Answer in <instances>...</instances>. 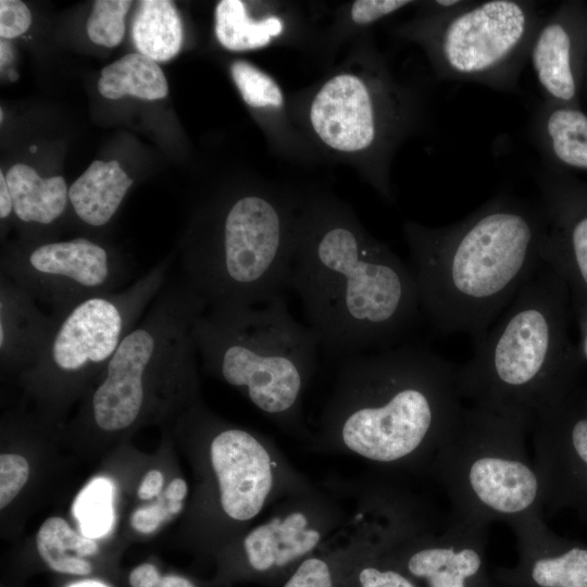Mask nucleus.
Listing matches in <instances>:
<instances>
[{
	"instance_id": "obj_16",
	"label": "nucleus",
	"mask_w": 587,
	"mask_h": 587,
	"mask_svg": "<svg viewBox=\"0 0 587 587\" xmlns=\"http://www.w3.org/2000/svg\"><path fill=\"white\" fill-rule=\"evenodd\" d=\"M310 121L320 139L344 152L372 147L379 137L378 118L371 90L352 74L327 80L313 99Z\"/></svg>"
},
{
	"instance_id": "obj_2",
	"label": "nucleus",
	"mask_w": 587,
	"mask_h": 587,
	"mask_svg": "<svg viewBox=\"0 0 587 587\" xmlns=\"http://www.w3.org/2000/svg\"><path fill=\"white\" fill-rule=\"evenodd\" d=\"M541 204L499 195L444 227L405 225L421 311L444 333L480 338L544 264Z\"/></svg>"
},
{
	"instance_id": "obj_1",
	"label": "nucleus",
	"mask_w": 587,
	"mask_h": 587,
	"mask_svg": "<svg viewBox=\"0 0 587 587\" xmlns=\"http://www.w3.org/2000/svg\"><path fill=\"white\" fill-rule=\"evenodd\" d=\"M463 408L457 367L400 344L342 360L313 444L387 470L427 471Z\"/></svg>"
},
{
	"instance_id": "obj_28",
	"label": "nucleus",
	"mask_w": 587,
	"mask_h": 587,
	"mask_svg": "<svg viewBox=\"0 0 587 587\" xmlns=\"http://www.w3.org/2000/svg\"><path fill=\"white\" fill-rule=\"evenodd\" d=\"M230 75L243 101L252 108H280L284 97L278 85L267 74L249 62L237 60Z\"/></svg>"
},
{
	"instance_id": "obj_40",
	"label": "nucleus",
	"mask_w": 587,
	"mask_h": 587,
	"mask_svg": "<svg viewBox=\"0 0 587 587\" xmlns=\"http://www.w3.org/2000/svg\"><path fill=\"white\" fill-rule=\"evenodd\" d=\"M187 495V484L182 478H175L165 490V498L170 501H182Z\"/></svg>"
},
{
	"instance_id": "obj_45",
	"label": "nucleus",
	"mask_w": 587,
	"mask_h": 587,
	"mask_svg": "<svg viewBox=\"0 0 587 587\" xmlns=\"http://www.w3.org/2000/svg\"><path fill=\"white\" fill-rule=\"evenodd\" d=\"M7 76L11 82H14L17 79L18 74L14 68L7 70Z\"/></svg>"
},
{
	"instance_id": "obj_11",
	"label": "nucleus",
	"mask_w": 587,
	"mask_h": 587,
	"mask_svg": "<svg viewBox=\"0 0 587 587\" xmlns=\"http://www.w3.org/2000/svg\"><path fill=\"white\" fill-rule=\"evenodd\" d=\"M1 274L36 301L62 314L75 304L116 291L127 278V265L109 248L79 237L12 249L1 259Z\"/></svg>"
},
{
	"instance_id": "obj_27",
	"label": "nucleus",
	"mask_w": 587,
	"mask_h": 587,
	"mask_svg": "<svg viewBox=\"0 0 587 587\" xmlns=\"http://www.w3.org/2000/svg\"><path fill=\"white\" fill-rule=\"evenodd\" d=\"M114 485L105 477H96L77 495L73 515L82 535L98 539L108 535L114 523Z\"/></svg>"
},
{
	"instance_id": "obj_41",
	"label": "nucleus",
	"mask_w": 587,
	"mask_h": 587,
	"mask_svg": "<svg viewBox=\"0 0 587 587\" xmlns=\"http://www.w3.org/2000/svg\"><path fill=\"white\" fill-rule=\"evenodd\" d=\"M157 587H195L187 578L177 575L163 576Z\"/></svg>"
},
{
	"instance_id": "obj_25",
	"label": "nucleus",
	"mask_w": 587,
	"mask_h": 587,
	"mask_svg": "<svg viewBox=\"0 0 587 587\" xmlns=\"http://www.w3.org/2000/svg\"><path fill=\"white\" fill-rule=\"evenodd\" d=\"M37 550L53 571L73 575H87L91 564L85 557L98 551L95 539L75 532L62 517L47 519L36 536Z\"/></svg>"
},
{
	"instance_id": "obj_47",
	"label": "nucleus",
	"mask_w": 587,
	"mask_h": 587,
	"mask_svg": "<svg viewBox=\"0 0 587 587\" xmlns=\"http://www.w3.org/2000/svg\"><path fill=\"white\" fill-rule=\"evenodd\" d=\"M2 121H3V110L1 109L0 110V122H2Z\"/></svg>"
},
{
	"instance_id": "obj_23",
	"label": "nucleus",
	"mask_w": 587,
	"mask_h": 587,
	"mask_svg": "<svg viewBox=\"0 0 587 587\" xmlns=\"http://www.w3.org/2000/svg\"><path fill=\"white\" fill-rule=\"evenodd\" d=\"M138 52L155 62L173 59L180 50L183 26L172 1L143 0L139 2L132 27Z\"/></svg>"
},
{
	"instance_id": "obj_24",
	"label": "nucleus",
	"mask_w": 587,
	"mask_h": 587,
	"mask_svg": "<svg viewBox=\"0 0 587 587\" xmlns=\"http://www.w3.org/2000/svg\"><path fill=\"white\" fill-rule=\"evenodd\" d=\"M98 90L104 98L116 100L125 95L143 100L166 97L168 86L158 63L134 52L104 66L98 82Z\"/></svg>"
},
{
	"instance_id": "obj_26",
	"label": "nucleus",
	"mask_w": 587,
	"mask_h": 587,
	"mask_svg": "<svg viewBox=\"0 0 587 587\" xmlns=\"http://www.w3.org/2000/svg\"><path fill=\"white\" fill-rule=\"evenodd\" d=\"M215 35L220 43L232 51L258 49L270 43L283 32L279 18L271 16L260 21L249 17L239 0H222L215 8Z\"/></svg>"
},
{
	"instance_id": "obj_34",
	"label": "nucleus",
	"mask_w": 587,
	"mask_h": 587,
	"mask_svg": "<svg viewBox=\"0 0 587 587\" xmlns=\"http://www.w3.org/2000/svg\"><path fill=\"white\" fill-rule=\"evenodd\" d=\"M360 587H416L407 576L392 569L363 566L358 574Z\"/></svg>"
},
{
	"instance_id": "obj_36",
	"label": "nucleus",
	"mask_w": 587,
	"mask_h": 587,
	"mask_svg": "<svg viewBox=\"0 0 587 587\" xmlns=\"http://www.w3.org/2000/svg\"><path fill=\"white\" fill-rule=\"evenodd\" d=\"M161 576L153 564L145 563L135 567L128 577L132 587H157Z\"/></svg>"
},
{
	"instance_id": "obj_12",
	"label": "nucleus",
	"mask_w": 587,
	"mask_h": 587,
	"mask_svg": "<svg viewBox=\"0 0 587 587\" xmlns=\"http://www.w3.org/2000/svg\"><path fill=\"white\" fill-rule=\"evenodd\" d=\"M209 461L221 511L246 523L271 503L314 486L299 474L266 437L221 426L209 442Z\"/></svg>"
},
{
	"instance_id": "obj_37",
	"label": "nucleus",
	"mask_w": 587,
	"mask_h": 587,
	"mask_svg": "<svg viewBox=\"0 0 587 587\" xmlns=\"http://www.w3.org/2000/svg\"><path fill=\"white\" fill-rule=\"evenodd\" d=\"M572 315L576 319L579 330V344L577 345L584 361H587V301L571 302Z\"/></svg>"
},
{
	"instance_id": "obj_19",
	"label": "nucleus",
	"mask_w": 587,
	"mask_h": 587,
	"mask_svg": "<svg viewBox=\"0 0 587 587\" xmlns=\"http://www.w3.org/2000/svg\"><path fill=\"white\" fill-rule=\"evenodd\" d=\"M567 11L541 21L534 36L528 61L546 101L567 104L577 95L576 33Z\"/></svg>"
},
{
	"instance_id": "obj_21",
	"label": "nucleus",
	"mask_w": 587,
	"mask_h": 587,
	"mask_svg": "<svg viewBox=\"0 0 587 587\" xmlns=\"http://www.w3.org/2000/svg\"><path fill=\"white\" fill-rule=\"evenodd\" d=\"M133 183L116 160H96L68 188L70 203L83 223L101 227L116 213Z\"/></svg>"
},
{
	"instance_id": "obj_17",
	"label": "nucleus",
	"mask_w": 587,
	"mask_h": 587,
	"mask_svg": "<svg viewBox=\"0 0 587 587\" xmlns=\"http://www.w3.org/2000/svg\"><path fill=\"white\" fill-rule=\"evenodd\" d=\"M520 544L526 575L537 587H587V549L563 550L549 532L540 513L509 525Z\"/></svg>"
},
{
	"instance_id": "obj_43",
	"label": "nucleus",
	"mask_w": 587,
	"mask_h": 587,
	"mask_svg": "<svg viewBox=\"0 0 587 587\" xmlns=\"http://www.w3.org/2000/svg\"><path fill=\"white\" fill-rule=\"evenodd\" d=\"M66 587H109L107 584L96 579H84L72 583Z\"/></svg>"
},
{
	"instance_id": "obj_44",
	"label": "nucleus",
	"mask_w": 587,
	"mask_h": 587,
	"mask_svg": "<svg viewBox=\"0 0 587 587\" xmlns=\"http://www.w3.org/2000/svg\"><path fill=\"white\" fill-rule=\"evenodd\" d=\"M183 507L182 501H170L168 510L171 513H177Z\"/></svg>"
},
{
	"instance_id": "obj_35",
	"label": "nucleus",
	"mask_w": 587,
	"mask_h": 587,
	"mask_svg": "<svg viewBox=\"0 0 587 587\" xmlns=\"http://www.w3.org/2000/svg\"><path fill=\"white\" fill-rule=\"evenodd\" d=\"M168 512V508L166 509L159 503L139 508L133 513L130 524L137 532L150 534L167 517Z\"/></svg>"
},
{
	"instance_id": "obj_18",
	"label": "nucleus",
	"mask_w": 587,
	"mask_h": 587,
	"mask_svg": "<svg viewBox=\"0 0 587 587\" xmlns=\"http://www.w3.org/2000/svg\"><path fill=\"white\" fill-rule=\"evenodd\" d=\"M53 327V316L45 315L32 295L1 274V365L27 369L33 366L46 347Z\"/></svg>"
},
{
	"instance_id": "obj_3",
	"label": "nucleus",
	"mask_w": 587,
	"mask_h": 587,
	"mask_svg": "<svg viewBox=\"0 0 587 587\" xmlns=\"http://www.w3.org/2000/svg\"><path fill=\"white\" fill-rule=\"evenodd\" d=\"M296 237L290 285L324 351L342 360L400 345L421 316L410 266L336 211Z\"/></svg>"
},
{
	"instance_id": "obj_8",
	"label": "nucleus",
	"mask_w": 587,
	"mask_h": 587,
	"mask_svg": "<svg viewBox=\"0 0 587 587\" xmlns=\"http://www.w3.org/2000/svg\"><path fill=\"white\" fill-rule=\"evenodd\" d=\"M207 310V301L184 278L164 284L121 341L90 396V419L100 430L113 433L135 424L158 387L195 382L192 328Z\"/></svg>"
},
{
	"instance_id": "obj_22",
	"label": "nucleus",
	"mask_w": 587,
	"mask_h": 587,
	"mask_svg": "<svg viewBox=\"0 0 587 587\" xmlns=\"http://www.w3.org/2000/svg\"><path fill=\"white\" fill-rule=\"evenodd\" d=\"M13 213L23 223L48 226L65 212L68 189L62 176L42 178L30 166L16 163L5 174Z\"/></svg>"
},
{
	"instance_id": "obj_31",
	"label": "nucleus",
	"mask_w": 587,
	"mask_h": 587,
	"mask_svg": "<svg viewBox=\"0 0 587 587\" xmlns=\"http://www.w3.org/2000/svg\"><path fill=\"white\" fill-rule=\"evenodd\" d=\"M330 563L322 557L304 559L284 587H334Z\"/></svg>"
},
{
	"instance_id": "obj_4",
	"label": "nucleus",
	"mask_w": 587,
	"mask_h": 587,
	"mask_svg": "<svg viewBox=\"0 0 587 587\" xmlns=\"http://www.w3.org/2000/svg\"><path fill=\"white\" fill-rule=\"evenodd\" d=\"M570 290L545 263L496 323L474 340L471 359L457 369L461 398L514 416L529 429L565 398L584 362L570 337Z\"/></svg>"
},
{
	"instance_id": "obj_46",
	"label": "nucleus",
	"mask_w": 587,
	"mask_h": 587,
	"mask_svg": "<svg viewBox=\"0 0 587 587\" xmlns=\"http://www.w3.org/2000/svg\"><path fill=\"white\" fill-rule=\"evenodd\" d=\"M29 150H30V152L35 153L37 151V147L36 146H30Z\"/></svg>"
},
{
	"instance_id": "obj_15",
	"label": "nucleus",
	"mask_w": 587,
	"mask_h": 587,
	"mask_svg": "<svg viewBox=\"0 0 587 587\" xmlns=\"http://www.w3.org/2000/svg\"><path fill=\"white\" fill-rule=\"evenodd\" d=\"M547 229L542 261L566 284L571 302L587 301V191L538 175Z\"/></svg>"
},
{
	"instance_id": "obj_6",
	"label": "nucleus",
	"mask_w": 587,
	"mask_h": 587,
	"mask_svg": "<svg viewBox=\"0 0 587 587\" xmlns=\"http://www.w3.org/2000/svg\"><path fill=\"white\" fill-rule=\"evenodd\" d=\"M528 429L517 417L463 408L427 469L449 497L452 516L489 526L541 512V480L525 446Z\"/></svg>"
},
{
	"instance_id": "obj_39",
	"label": "nucleus",
	"mask_w": 587,
	"mask_h": 587,
	"mask_svg": "<svg viewBox=\"0 0 587 587\" xmlns=\"http://www.w3.org/2000/svg\"><path fill=\"white\" fill-rule=\"evenodd\" d=\"M13 212V202L5 176L0 172V217L8 218Z\"/></svg>"
},
{
	"instance_id": "obj_5",
	"label": "nucleus",
	"mask_w": 587,
	"mask_h": 587,
	"mask_svg": "<svg viewBox=\"0 0 587 587\" xmlns=\"http://www.w3.org/2000/svg\"><path fill=\"white\" fill-rule=\"evenodd\" d=\"M192 336L207 371L240 389L276 424L304 433L302 398L319 342L289 314L284 295L262 307L208 309Z\"/></svg>"
},
{
	"instance_id": "obj_33",
	"label": "nucleus",
	"mask_w": 587,
	"mask_h": 587,
	"mask_svg": "<svg viewBox=\"0 0 587 587\" xmlns=\"http://www.w3.org/2000/svg\"><path fill=\"white\" fill-rule=\"evenodd\" d=\"M412 3L408 0H357L351 17L357 24H371Z\"/></svg>"
},
{
	"instance_id": "obj_14",
	"label": "nucleus",
	"mask_w": 587,
	"mask_h": 587,
	"mask_svg": "<svg viewBox=\"0 0 587 587\" xmlns=\"http://www.w3.org/2000/svg\"><path fill=\"white\" fill-rule=\"evenodd\" d=\"M488 526L451 515L440 534L429 526L408 536L390 551L407 571L428 587H466L483 565Z\"/></svg>"
},
{
	"instance_id": "obj_10",
	"label": "nucleus",
	"mask_w": 587,
	"mask_h": 587,
	"mask_svg": "<svg viewBox=\"0 0 587 587\" xmlns=\"http://www.w3.org/2000/svg\"><path fill=\"white\" fill-rule=\"evenodd\" d=\"M170 260L150 268L121 291L88 298L52 314L53 330L27 376L36 384L67 385L102 374L124 337L164 286Z\"/></svg>"
},
{
	"instance_id": "obj_30",
	"label": "nucleus",
	"mask_w": 587,
	"mask_h": 587,
	"mask_svg": "<svg viewBox=\"0 0 587 587\" xmlns=\"http://www.w3.org/2000/svg\"><path fill=\"white\" fill-rule=\"evenodd\" d=\"M29 476L25 458L2 453L0 457V508L7 507L22 490Z\"/></svg>"
},
{
	"instance_id": "obj_7",
	"label": "nucleus",
	"mask_w": 587,
	"mask_h": 587,
	"mask_svg": "<svg viewBox=\"0 0 587 587\" xmlns=\"http://www.w3.org/2000/svg\"><path fill=\"white\" fill-rule=\"evenodd\" d=\"M215 235L186 248L184 279L208 309L262 305L290 285L297 234L276 201L246 193L221 213Z\"/></svg>"
},
{
	"instance_id": "obj_9",
	"label": "nucleus",
	"mask_w": 587,
	"mask_h": 587,
	"mask_svg": "<svg viewBox=\"0 0 587 587\" xmlns=\"http://www.w3.org/2000/svg\"><path fill=\"white\" fill-rule=\"evenodd\" d=\"M541 21L535 1H470L427 18L419 35L440 78L513 91Z\"/></svg>"
},
{
	"instance_id": "obj_20",
	"label": "nucleus",
	"mask_w": 587,
	"mask_h": 587,
	"mask_svg": "<svg viewBox=\"0 0 587 587\" xmlns=\"http://www.w3.org/2000/svg\"><path fill=\"white\" fill-rule=\"evenodd\" d=\"M530 138L545 155L587 170V115L573 107L546 101L535 110Z\"/></svg>"
},
{
	"instance_id": "obj_29",
	"label": "nucleus",
	"mask_w": 587,
	"mask_h": 587,
	"mask_svg": "<svg viewBox=\"0 0 587 587\" xmlns=\"http://www.w3.org/2000/svg\"><path fill=\"white\" fill-rule=\"evenodd\" d=\"M132 5L129 0H96L87 21L89 39L100 46L113 48L125 34V16Z\"/></svg>"
},
{
	"instance_id": "obj_42",
	"label": "nucleus",
	"mask_w": 587,
	"mask_h": 587,
	"mask_svg": "<svg viewBox=\"0 0 587 587\" xmlns=\"http://www.w3.org/2000/svg\"><path fill=\"white\" fill-rule=\"evenodd\" d=\"M13 49L9 40L2 39L0 40V68L1 73H3V70L7 68L8 65H10L13 61Z\"/></svg>"
},
{
	"instance_id": "obj_13",
	"label": "nucleus",
	"mask_w": 587,
	"mask_h": 587,
	"mask_svg": "<svg viewBox=\"0 0 587 587\" xmlns=\"http://www.w3.org/2000/svg\"><path fill=\"white\" fill-rule=\"evenodd\" d=\"M349 522L336 500L313 487L279 500L270 517L243 536L241 548L254 571L283 569L310 557Z\"/></svg>"
},
{
	"instance_id": "obj_32",
	"label": "nucleus",
	"mask_w": 587,
	"mask_h": 587,
	"mask_svg": "<svg viewBox=\"0 0 587 587\" xmlns=\"http://www.w3.org/2000/svg\"><path fill=\"white\" fill-rule=\"evenodd\" d=\"M30 24V11L23 1H0V36L2 39L9 40L23 35Z\"/></svg>"
},
{
	"instance_id": "obj_38",
	"label": "nucleus",
	"mask_w": 587,
	"mask_h": 587,
	"mask_svg": "<svg viewBox=\"0 0 587 587\" xmlns=\"http://www.w3.org/2000/svg\"><path fill=\"white\" fill-rule=\"evenodd\" d=\"M163 486V475L158 470L149 471L138 488V497L143 500L151 499L160 494Z\"/></svg>"
}]
</instances>
